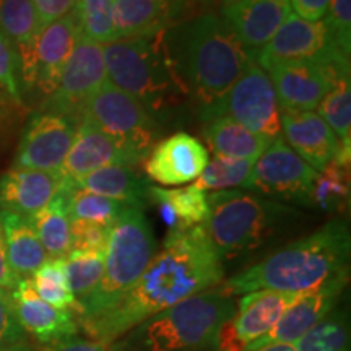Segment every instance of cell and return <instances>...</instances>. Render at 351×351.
<instances>
[{
	"mask_svg": "<svg viewBox=\"0 0 351 351\" xmlns=\"http://www.w3.org/2000/svg\"><path fill=\"white\" fill-rule=\"evenodd\" d=\"M124 208H127L125 205L119 202L83 191L73 186L72 181L69 182L67 210L70 221H88L104 228H112Z\"/></svg>",
	"mask_w": 351,
	"mask_h": 351,
	"instance_id": "cell-32",
	"label": "cell"
},
{
	"mask_svg": "<svg viewBox=\"0 0 351 351\" xmlns=\"http://www.w3.org/2000/svg\"><path fill=\"white\" fill-rule=\"evenodd\" d=\"M69 179L43 210L29 218L49 258H65L72 251V221L67 210Z\"/></svg>",
	"mask_w": 351,
	"mask_h": 351,
	"instance_id": "cell-30",
	"label": "cell"
},
{
	"mask_svg": "<svg viewBox=\"0 0 351 351\" xmlns=\"http://www.w3.org/2000/svg\"><path fill=\"white\" fill-rule=\"evenodd\" d=\"M46 351H116V348H114V343H108V341L82 339V337L73 335L57 343L47 345Z\"/></svg>",
	"mask_w": 351,
	"mask_h": 351,
	"instance_id": "cell-44",
	"label": "cell"
},
{
	"mask_svg": "<svg viewBox=\"0 0 351 351\" xmlns=\"http://www.w3.org/2000/svg\"><path fill=\"white\" fill-rule=\"evenodd\" d=\"M254 351H298L293 343H270Z\"/></svg>",
	"mask_w": 351,
	"mask_h": 351,
	"instance_id": "cell-48",
	"label": "cell"
},
{
	"mask_svg": "<svg viewBox=\"0 0 351 351\" xmlns=\"http://www.w3.org/2000/svg\"><path fill=\"white\" fill-rule=\"evenodd\" d=\"M207 163V148L192 135L178 132L152 148L143 169L148 179L161 186H181L197 181Z\"/></svg>",
	"mask_w": 351,
	"mask_h": 351,
	"instance_id": "cell-16",
	"label": "cell"
},
{
	"mask_svg": "<svg viewBox=\"0 0 351 351\" xmlns=\"http://www.w3.org/2000/svg\"><path fill=\"white\" fill-rule=\"evenodd\" d=\"M333 49L339 47L333 43L324 20L307 21L291 13L270 41L249 56L258 67L267 70L276 64L320 60Z\"/></svg>",
	"mask_w": 351,
	"mask_h": 351,
	"instance_id": "cell-15",
	"label": "cell"
},
{
	"mask_svg": "<svg viewBox=\"0 0 351 351\" xmlns=\"http://www.w3.org/2000/svg\"><path fill=\"white\" fill-rule=\"evenodd\" d=\"M38 32L33 0H0V33L5 34L15 47L28 44Z\"/></svg>",
	"mask_w": 351,
	"mask_h": 351,
	"instance_id": "cell-38",
	"label": "cell"
},
{
	"mask_svg": "<svg viewBox=\"0 0 351 351\" xmlns=\"http://www.w3.org/2000/svg\"><path fill=\"white\" fill-rule=\"evenodd\" d=\"M19 106H16V104L13 103V101L8 98L2 90H0V125H3L8 119H10L13 109Z\"/></svg>",
	"mask_w": 351,
	"mask_h": 351,
	"instance_id": "cell-47",
	"label": "cell"
},
{
	"mask_svg": "<svg viewBox=\"0 0 351 351\" xmlns=\"http://www.w3.org/2000/svg\"><path fill=\"white\" fill-rule=\"evenodd\" d=\"M169 67L200 114L218 104L247 65L249 52L221 16L204 13L163 33Z\"/></svg>",
	"mask_w": 351,
	"mask_h": 351,
	"instance_id": "cell-2",
	"label": "cell"
},
{
	"mask_svg": "<svg viewBox=\"0 0 351 351\" xmlns=\"http://www.w3.org/2000/svg\"><path fill=\"white\" fill-rule=\"evenodd\" d=\"M0 219L5 234L10 269L19 278H32L34 271L49 258L32 221L21 215L3 210H0Z\"/></svg>",
	"mask_w": 351,
	"mask_h": 351,
	"instance_id": "cell-28",
	"label": "cell"
},
{
	"mask_svg": "<svg viewBox=\"0 0 351 351\" xmlns=\"http://www.w3.org/2000/svg\"><path fill=\"white\" fill-rule=\"evenodd\" d=\"M73 186L93 194L108 197L130 208L143 210L148 202L150 181L135 166L112 165L96 169L73 182Z\"/></svg>",
	"mask_w": 351,
	"mask_h": 351,
	"instance_id": "cell-26",
	"label": "cell"
},
{
	"mask_svg": "<svg viewBox=\"0 0 351 351\" xmlns=\"http://www.w3.org/2000/svg\"><path fill=\"white\" fill-rule=\"evenodd\" d=\"M225 278V267L204 225L169 231L130 291L106 314L78 324L88 339L114 343L143 320L199 295Z\"/></svg>",
	"mask_w": 351,
	"mask_h": 351,
	"instance_id": "cell-1",
	"label": "cell"
},
{
	"mask_svg": "<svg viewBox=\"0 0 351 351\" xmlns=\"http://www.w3.org/2000/svg\"><path fill=\"white\" fill-rule=\"evenodd\" d=\"M78 38L80 32L70 12L64 19L39 28L28 44L16 47L23 101L25 96L44 101L52 95Z\"/></svg>",
	"mask_w": 351,
	"mask_h": 351,
	"instance_id": "cell-9",
	"label": "cell"
},
{
	"mask_svg": "<svg viewBox=\"0 0 351 351\" xmlns=\"http://www.w3.org/2000/svg\"><path fill=\"white\" fill-rule=\"evenodd\" d=\"M106 82L108 73L103 44L83 38L80 34L60 73L56 90L39 104V109L64 114L78 122L88 99Z\"/></svg>",
	"mask_w": 351,
	"mask_h": 351,
	"instance_id": "cell-12",
	"label": "cell"
},
{
	"mask_svg": "<svg viewBox=\"0 0 351 351\" xmlns=\"http://www.w3.org/2000/svg\"><path fill=\"white\" fill-rule=\"evenodd\" d=\"M153 230L140 208H124L109 231L104 271L98 287L78 304V324L106 314L124 298L155 256Z\"/></svg>",
	"mask_w": 351,
	"mask_h": 351,
	"instance_id": "cell-7",
	"label": "cell"
},
{
	"mask_svg": "<svg viewBox=\"0 0 351 351\" xmlns=\"http://www.w3.org/2000/svg\"><path fill=\"white\" fill-rule=\"evenodd\" d=\"M238 301L223 285L184 300L143 320L114 341L116 351H197L213 348Z\"/></svg>",
	"mask_w": 351,
	"mask_h": 351,
	"instance_id": "cell-4",
	"label": "cell"
},
{
	"mask_svg": "<svg viewBox=\"0 0 351 351\" xmlns=\"http://www.w3.org/2000/svg\"><path fill=\"white\" fill-rule=\"evenodd\" d=\"M291 10L307 21H320L327 15L330 0H289Z\"/></svg>",
	"mask_w": 351,
	"mask_h": 351,
	"instance_id": "cell-45",
	"label": "cell"
},
{
	"mask_svg": "<svg viewBox=\"0 0 351 351\" xmlns=\"http://www.w3.org/2000/svg\"><path fill=\"white\" fill-rule=\"evenodd\" d=\"M21 278H19L13 270L10 269L7 256V244H5V234H3L2 219H0V289L3 291H12L13 288L19 285Z\"/></svg>",
	"mask_w": 351,
	"mask_h": 351,
	"instance_id": "cell-46",
	"label": "cell"
},
{
	"mask_svg": "<svg viewBox=\"0 0 351 351\" xmlns=\"http://www.w3.org/2000/svg\"><path fill=\"white\" fill-rule=\"evenodd\" d=\"M184 0H114V38H155L178 23Z\"/></svg>",
	"mask_w": 351,
	"mask_h": 351,
	"instance_id": "cell-25",
	"label": "cell"
},
{
	"mask_svg": "<svg viewBox=\"0 0 351 351\" xmlns=\"http://www.w3.org/2000/svg\"><path fill=\"white\" fill-rule=\"evenodd\" d=\"M263 72L274 85L280 109L314 111L330 86V78L317 60L276 64Z\"/></svg>",
	"mask_w": 351,
	"mask_h": 351,
	"instance_id": "cell-20",
	"label": "cell"
},
{
	"mask_svg": "<svg viewBox=\"0 0 351 351\" xmlns=\"http://www.w3.org/2000/svg\"><path fill=\"white\" fill-rule=\"evenodd\" d=\"M36 8L39 28L52 23V21L64 19L75 7L77 0H33Z\"/></svg>",
	"mask_w": 351,
	"mask_h": 351,
	"instance_id": "cell-43",
	"label": "cell"
},
{
	"mask_svg": "<svg viewBox=\"0 0 351 351\" xmlns=\"http://www.w3.org/2000/svg\"><path fill=\"white\" fill-rule=\"evenodd\" d=\"M256 161L234 160L215 155L212 161H208L205 169L194 182L202 192L207 191H236V189H247L251 184L252 168Z\"/></svg>",
	"mask_w": 351,
	"mask_h": 351,
	"instance_id": "cell-34",
	"label": "cell"
},
{
	"mask_svg": "<svg viewBox=\"0 0 351 351\" xmlns=\"http://www.w3.org/2000/svg\"><path fill=\"white\" fill-rule=\"evenodd\" d=\"M276 93L267 75L252 57L241 73V77L212 109L202 112V121L215 116H226L244 125L258 137L274 142L282 137V122Z\"/></svg>",
	"mask_w": 351,
	"mask_h": 351,
	"instance_id": "cell-10",
	"label": "cell"
},
{
	"mask_svg": "<svg viewBox=\"0 0 351 351\" xmlns=\"http://www.w3.org/2000/svg\"><path fill=\"white\" fill-rule=\"evenodd\" d=\"M236 2H239V0H221V10H223V8H228Z\"/></svg>",
	"mask_w": 351,
	"mask_h": 351,
	"instance_id": "cell-50",
	"label": "cell"
},
{
	"mask_svg": "<svg viewBox=\"0 0 351 351\" xmlns=\"http://www.w3.org/2000/svg\"><path fill=\"white\" fill-rule=\"evenodd\" d=\"M32 283L44 302L56 309L78 313V301L70 289L64 258H47L33 274Z\"/></svg>",
	"mask_w": 351,
	"mask_h": 351,
	"instance_id": "cell-31",
	"label": "cell"
},
{
	"mask_svg": "<svg viewBox=\"0 0 351 351\" xmlns=\"http://www.w3.org/2000/svg\"><path fill=\"white\" fill-rule=\"evenodd\" d=\"M346 285H348V280H337L314 291L298 295L296 300L288 306V309L275 324V327L249 351L270 343H293L301 339L306 332H309L333 309H337Z\"/></svg>",
	"mask_w": 351,
	"mask_h": 351,
	"instance_id": "cell-17",
	"label": "cell"
},
{
	"mask_svg": "<svg viewBox=\"0 0 351 351\" xmlns=\"http://www.w3.org/2000/svg\"><path fill=\"white\" fill-rule=\"evenodd\" d=\"M10 351H34V350L32 348V345H29V341L25 339V340H21L20 343H16L15 346H13Z\"/></svg>",
	"mask_w": 351,
	"mask_h": 351,
	"instance_id": "cell-49",
	"label": "cell"
},
{
	"mask_svg": "<svg viewBox=\"0 0 351 351\" xmlns=\"http://www.w3.org/2000/svg\"><path fill=\"white\" fill-rule=\"evenodd\" d=\"M315 178L317 171L301 160L283 137H278L254 163L249 191L275 202L313 207Z\"/></svg>",
	"mask_w": 351,
	"mask_h": 351,
	"instance_id": "cell-11",
	"label": "cell"
},
{
	"mask_svg": "<svg viewBox=\"0 0 351 351\" xmlns=\"http://www.w3.org/2000/svg\"><path fill=\"white\" fill-rule=\"evenodd\" d=\"M289 15V0H239L221 10V19L249 54L262 49Z\"/></svg>",
	"mask_w": 351,
	"mask_h": 351,
	"instance_id": "cell-24",
	"label": "cell"
},
{
	"mask_svg": "<svg viewBox=\"0 0 351 351\" xmlns=\"http://www.w3.org/2000/svg\"><path fill=\"white\" fill-rule=\"evenodd\" d=\"M324 20L328 33L341 52L350 56L351 52V0H330Z\"/></svg>",
	"mask_w": 351,
	"mask_h": 351,
	"instance_id": "cell-40",
	"label": "cell"
},
{
	"mask_svg": "<svg viewBox=\"0 0 351 351\" xmlns=\"http://www.w3.org/2000/svg\"><path fill=\"white\" fill-rule=\"evenodd\" d=\"M148 202L156 205L169 231L204 225L208 218L207 194L194 184L176 189L150 186Z\"/></svg>",
	"mask_w": 351,
	"mask_h": 351,
	"instance_id": "cell-27",
	"label": "cell"
},
{
	"mask_svg": "<svg viewBox=\"0 0 351 351\" xmlns=\"http://www.w3.org/2000/svg\"><path fill=\"white\" fill-rule=\"evenodd\" d=\"M0 90L19 108H23V93L20 83V59L15 44L0 33Z\"/></svg>",
	"mask_w": 351,
	"mask_h": 351,
	"instance_id": "cell-39",
	"label": "cell"
},
{
	"mask_svg": "<svg viewBox=\"0 0 351 351\" xmlns=\"http://www.w3.org/2000/svg\"><path fill=\"white\" fill-rule=\"evenodd\" d=\"M207 204L204 226L223 262L254 252L301 215L289 205L239 189L212 192Z\"/></svg>",
	"mask_w": 351,
	"mask_h": 351,
	"instance_id": "cell-6",
	"label": "cell"
},
{
	"mask_svg": "<svg viewBox=\"0 0 351 351\" xmlns=\"http://www.w3.org/2000/svg\"><path fill=\"white\" fill-rule=\"evenodd\" d=\"M298 295L271 289L245 293L239 298L236 313L221 327L215 350L249 351L278 322Z\"/></svg>",
	"mask_w": 351,
	"mask_h": 351,
	"instance_id": "cell-13",
	"label": "cell"
},
{
	"mask_svg": "<svg viewBox=\"0 0 351 351\" xmlns=\"http://www.w3.org/2000/svg\"><path fill=\"white\" fill-rule=\"evenodd\" d=\"M350 254L348 225L343 219H332L317 231L302 236L231 276L223 287L232 296L258 289L301 295L337 280H348Z\"/></svg>",
	"mask_w": 351,
	"mask_h": 351,
	"instance_id": "cell-3",
	"label": "cell"
},
{
	"mask_svg": "<svg viewBox=\"0 0 351 351\" xmlns=\"http://www.w3.org/2000/svg\"><path fill=\"white\" fill-rule=\"evenodd\" d=\"M326 69L330 86L317 106L319 116L327 122L340 140V150L335 160L350 165L351 158V75L350 56L333 51L317 60Z\"/></svg>",
	"mask_w": 351,
	"mask_h": 351,
	"instance_id": "cell-23",
	"label": "cell"
},
{
	"mask_svg": "<svg viewBox=\"0 0 351 351\" xmlns=\"http://www.w3.org/2000/svg\"><path fill=\"white\" fill-rule=\"evenodd\" d=\"M10 296L23 332L29 333L41 345H52L77 335L80 327L75 314L44 302L34 291L32 278H21L10 291Z\"/></svg>",
	"mask_w": 351,
	"mask_h": 351,
	"instance_id": "cell-18",
	"label": "cell"
},
{
	"mask_svg": "<svg viewBox=\"0 0 351 351\" xmlns=\"http://www.w3.org/2000/svg\"><path fill=\"white\" fill-rule=\"evenodd\" d=\"M25 339L23 328L16 319L10 291L0 289V351H10Z\"/></svg>",
	"mask_w": 351,
	"mask_h": 351,
	"instance_id": "cell-41",
	"label": "cell"
},
{
	"mask_svg": "<svg viewBox=\"0 0 351 351\" xmlns=\"http://www.w3.org/2000/svg\"><path fill=\"white\" fill-rule=\"evenodd\" d=\"M106 251H82L73 249L64 258L65 274L73 296L80 304L95 291L104 271Z\"/></svg>",
	"mask_w": 351,
	"mask_h": 351,
	"instance_id": "cell-35",
	"label": "cell"
},
{
	"mask_svg": "<svg viewBox=\"0 0 351 351\" xmlns=\"http://www.w3.org/2000/svg\"><path fill=\"white\" fill-rule=\"evenodd\" d=\"M112 10L114 0H77L72 15L83 38L104 46L116 41Z\"/></svg>",
	"mask_w": 351,
	"mask_h": 351,
	"instance_id": "cell-37",
	"label": "cell"
},
{
	"mask_svg": "<svg viewBox=\"0 0 351 351\" xmlns=\"http://www.w3.org/2000/svg\"><path fill=\"white\" fill-rule=\"evenodd\" d=\"M293 345L298 351H350L348 319L345 313L333 309Z\"/></svg>",
	"mask_w": 351,
	"mask_h": 351,
	"instance_id": "cell-36",
	"label": "cell"
},
{
	"mask_svg": "<svg viewBox=\"0 0 351 351\" xmlns=\"http://www.w3.org/2000/svg\"><path fill=\"white\" fill-rule=\"evenodd\" d=\"M197 2H199V3H212L213 0H197Z\"/></svg>",
	"mask_w": 351,
	"mask_h": 351,
	"instance_id": "cell-51",
	"label": "cell"
},
{
	"mask_svg": "<svg viewBox=\"0 0 351 351\" xmlns=\"http://www.w3.org/2000/svg\"><path fill=\"white\" fill-rule=\"evenodd\" d=\"M65 181L60 169H8L0 176V210L32 218L59 194Z\"/></svg>",
	"mask_w": 351,
	"mask_h": 351,
	"instance_id": "cell-22",
	"label": "cell"
},
{
	"mask_svg": "<svg viewBox=\"0 0 351 351\" xmlns=\"http://www.w3.org/2000/svg\"><path fill=\"white\" fill-rule=\"evenodd\" d=\"M109 231L111 228H104L96 223L72 221V251H106Z\"/></svg>",
	"mask_w": 351,
	"mask_h": 351,
	"instance_id": "cell-42",
	"label": "cell"
},
{
	"mask_svg": "<svg viewBox=\"0 0 351 351\" xmlns=\"http://www.w3.org/2000/svg\"><path fill=\"white\" fill-rule=\"evenodd\" d=\"M80 119L103 130L142 163L160 137L161 124L138 101L111 82H106L88 99Z\"/></svg>",
	"mask_w": 351,
	"mask_h": 351,
	"instance_id": "cell-8",
	"label": "cell"
},
{
	"mask_svg": "<svg viewBox=\"0 0 351 351\" xmlns=\"http://www.w3.org/2000/svg\"><path fill=\"white\" fill-rule=\"evenodd\" d=\"M350 205V165L333 160L317 173L313 186V207L327 213H343Z\"/></svg>",
	"mask_w": 351,
	"mask_h": 351,
	"instance_id": "cell-33",
	"label": "cell"
},
{
	"mask_svg": "<svg viewBox=\"0 0 351 351\" xmlns=\"http://www.w3.org/2000/svg\"><path fill=\"white\" fill-rule=\"evenodd\" d=\"M161 36L119 39L104 44L103 52L108 80L163 124L187 96L169 67Z\"/></svg>",
	"mask_w": 351,
	"mask_h": 351,
	"instance_id": "cell-5",
	"label": "cell"
},
{
	"mask_svg": "<svg viewBox=\"0 0 351 351\" xmlns=\"http://www.w3.org/2000/svg\"><path fill=\"white\" fill-rule=\"evenodd\" d=\"M138 163L137 158L130 155L116 140H112L90 121L80 119L77 122L75 137H73L72 147L60 168V173L65 179L75 182L83 176L104 166H135Z\"/></svg>",
	"mask_w": 351,
	"mask_h": 351,
	"instance_id": "cell-21",
	"label": "cell"
},
{
	"mask_svg": "<svg viewBox=\"0 0 351 351\" xmlns=\"http://www.w3.org/2000/svg\"><path fill=\"white\" fill-rule=\"evenodd\" d=\"M77 122L64 114L33 112L21 134L13 168L59 171L72 147Z\"/></svg>",
	"mask_w": 351,
	"mask_h": 351,
	"instance_id": "cell-14",
	"label": "cell"
},
{
	"mask_svg": "<svg viewBox=\"0 0 351 351\" xmlns=\"http://www.w3.org/2000/svg\"><path fill=\"white\" fill-rule=\"evenodd\" d=\"M280 122L285 142L317 173L326 169L339 155L340 140L319 114L282 109Z\"/></svg>",
	"mask_w": 351,
	"mask_h": 351,
	"instance_id": "cell-19",
	"label": "cell"
},
{
	"mask_svg": "<svg viewBox=\"0 0 351 351\" xmlns=\"http://www.w3.org/2000/svg\"><path fill=\"white\" fill-rule=\"evenodd\" d=\"M202 134L215 155L234 160L257 161L271 143L226 116H215L204 121Z\"/></svg>",
	"mask_w": 351,
	"mask_h": 351,
	"instance_id": "cell-29",
	"label": "cell"
}]
</instances>
